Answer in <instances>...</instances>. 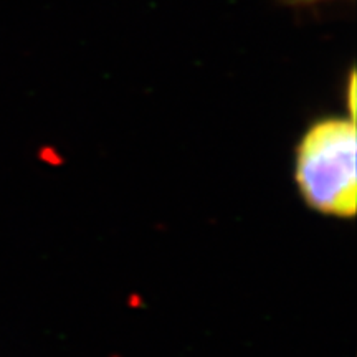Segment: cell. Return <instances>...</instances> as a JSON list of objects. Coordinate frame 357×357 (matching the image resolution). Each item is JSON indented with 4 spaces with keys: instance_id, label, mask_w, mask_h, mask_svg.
<instances>
[{
    "instance_id": "obj_1",
    "label": "cell",
    "mask_w": 357,
    "mask_h": 357,
    "mask_svg": "<svg viewBox=\"0 0 357 357\" xmlns=\"http://www.w3.org/2000/svg\"><path fill=\"white\" fill-rule=\"evenodd\" d=\"M356 126L352 119L328 118L312 124L298 146L294 181L316 212L339 218L357 208Z\"/></svg>"
}]
</instances>
